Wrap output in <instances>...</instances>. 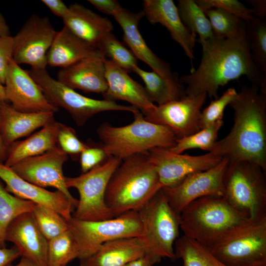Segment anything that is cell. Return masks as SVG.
I'll return each instance as SVG.
<instances>
[{"label":"cell","instance_id":"38","mask_svg":"<svg viewBox=\"0 0 266 266\" xmlns=\"http://www.w3.org/2000/svg\"><path fill=\"white\" fill-rule=\"evenodd\" d=\"M99 49L105 59L109 60L128 72L138 66L137 59L111 32L107 34L99 44Z\"/></svg>","mask_w":266,"mask_h":266},{"label":"cell","instance_id":"14","mask_svg":"<svg viewBox=\"0 0 266 266\" xmlns=\"http://www.w3.org/2000/svg\"><path fill=\"white\" fill-rule=\"evenodd\" d=\"M146 154L158 173L162 187L169 188L177 185L191 173L214 167L223 159L211 152L191 156L174 153L164 148H154Z\"/></svg>","mask_w":266,"mask_h":266},{"label":"cell","instance_id":"12","mask_svg":"<svg viewBox=\"0 0 266 266\" xmlns=\"http://www.w3.org/2000/svg\"><path fill=\"white\" fill-rule=\"evenodd\" d=\"M58 31L47 16L32 14L13 37V60L31 68L46 69L47 55Z\"/></svg>","mask_w":266,"mask_h":266},{"label":"cell","instance_id":"27","mask_svg":"<svg viewBox=\"0 0 266 266\" xmlns=\"http://www.w3.org/2000/svg\"><path fill=\"white\" fill-rule=\"evenodd\" d=\"M145 252L140 237L117 239L104 243L94 254L80 260V266H124Z\"/></svg>","mask_w":266,"mask_h":266},{"label":"cell","instance_id":"54","mask_svg":"<svg viewBox=\"0 0 266 266\" xmlns=\"http://www.w3.org/2000/svg\"><path fill=\"white\" fill-rule=\"evenodd\" d=\"M0 163H1L0 162Z\"/></svg>","mask_w":266,"mask_h":266},{"label":"cell","instance_id":"17","mask_svg":"<svg viewBox=\"0 0 266 266\" xmlns=\"http://www.w3.org/2000/svg\"><path fill=\"white\" fill-rule=\"evenodd\" d=\"M6 100L16 110L28 113L56 112L58 108L46 98L28 70L13 60L6 71L5 83Z\"/></svg>","mask_w":266,"mask_h":266},{"label":"cell","instance_id":"22","mask_svg":"<svg viewBox=\"0 0 266 266\" xmlns=\"http://www.w3.org/2000/svg\"><path fill=\"white\" fill-rule=\"evenodd\" d=\"M5 241L14 244L20 256L38 266H47L48 240L35 224L30 212L23 213L10 224Z\"/></svg>","mask_w":266,"mask_h":266},{"label":"cell","instance_id":"3","mask_svg":"<svg viewBox=\"0 0 266 266\" xmlns=\"http://www.w3.org/2000/svg\"><path fill=\"white\" fill-rule=\"evenodd\" d=\"M146 152L122 160L109 181L105 202L114 217L138 211L163 187Z\"/></svg>","mask_w":266,"mask_h":266},{"label":"cell","instance_id":"16","mask_svg":"<svg viewBox=\"0 0 266 266\" xmlns=\"http://www.w3.org/2000/svg\"><path fill=\"white\" fill-rule=\"evenodd\" d=\"M207 96L205 93L186 95L180 100L156 105L144 118L168 127L178 138L190 135L200 130V117Z\"/></svg>","mask_w":266,"mask_h":266},{"label":"cell","instance_id":"51","mask_svg":"<svg viewBox=\"0 0 266 266\" xmlns=\"http://www.w3.org/2000/svg\"><path fill=\"white\" fill-rule=\"evenodd\" d=\"M6 266H38L30 260L22 257L19 262L15 265L11 264H8Z\"/></svg>","mask_w":266,"mask_h":266},{"label":"cell","instance_id":"36","mask_svg":"<svg viewBox=\"0 0 266 266\" xmlns=\"http://www.w3.org/2000/svg\"><path fill=\"white\" fill-rule=\"evenodd\" d=\"M215 35L222 38L235 36L244 31L246 22L223 9L210 8L203 10Z\"/></svg>","mask_w":266,"mask_h":266},{"label":"cell","instance_id":"9","mask_svg":"<svg viewBox=\"0 0 266 266\" xmlns=\"http://www.w3.org/2000/svg\"><path fill=\"white\" fill-rule=\"evenodd\" d=\"M69 230L78 246V259L94 254L104 243L117 239L140 237L142 224L137 211H130L109 219L84 221L72 216Z\"/></svg>","mask_w":266,"mask_h":266},{"label":"cell","instance_id":"5","mask_svg":"<svg viewBox=\"0 0 266 266\" xmlns=\"http://www.w3.org/2000/svg\"><path fill=\"white\" fill-rule=\"evenodd\" d=\"M133 121L121 127L102 123L97 129L101 144L108 157L122 160L154 148H170L178 139L168 127L147 121L140 111L133 113Z\"/></svg>","mask_w":266,"mask_h":266},{"label":"cell","instance_id":"52","mask_svg":"<svg viewBox=\"0 0 266 266\" xmlns=\"http://www.w3.org/2000/svg\"><path fill=\"white\" fill-rule=\"evenodd\" d=\"M6 101L4 86L0 83V102Z\"/></svg>","mask_w":266,"mask_h":266},{"label":"cell","instance_id":"47","mask_svg":"<svg viewBox=\"0 0 266 266\" xmlns=\"http://www.w3.org/2000/svg\"><path fill=\"white\" fill-rule=\"evenodd\" d=\"M248 2L253 7L254 16L258 18L266 19V0H248Z\"/></svg>","mask_w":266,"mask_h":266},{"label":"cell","instance_id":"1","mask_svg":"<svg viewBox=\"0 0 266 266\" xmlns=\"http://www.w3.org/2000/svg\"><path fill=\"white\" fill-rule=\"evenodd\" d=\"M200 44L202 56L198 67L179 78L186 85V95L205 93L216 99L220 87L243 75L252 85L260 86L264 76L252 59L246 28L235 36L225 38L214 35Z\"/></svg>","mask_w":266,"mask_h":266},{"label":"cell","instance_id":"15","mask_svg":"<svg viewBox=\"0 0 266 266\" xmlns=\"http://www.w3.org/2000/svg\"><path fill=\"white\" fill-rule=\"evenodd\" d=\"M68 156L58 146L42 154L24 159L10 167L20 177L41 188L51 187L65 194L76 207L78 200L66 184L63 167Z\"/></svg>","mask_w":266,"mask_h":266},{"label":"cell","instance_id":"35","mask_svg":"<svg viewBox=\"0 0 266 266\" xmlns=\"http://www.w3.org/2000/svg\"><path fill=\"white\" fill-rule=\"evenodd\" d=\"M30 213L38 229L48 241L69 230L68 222L51 208L36 204Z\"/></svg>","mask_w":266,"mask_h":266},{"label":"cell","instance_id":"13","mask_svg":"<svg viewBox=\"0 0 266 266\" xmlns=\"http://www.w3.org/2000/svg\"><path fill=\"white\" fill-rule=\"evenodd\" d=\"M229 160L223 158L214 167L191 173L173 187H163L162 192L178 214L189 204L207 196H223V181Z\"/></svg>","mask_w":266,"mask_h":266},{"label":"cell","instance_id":"53","mask_svg":"<svg viewBox=\"0 0 266 266\" xmlns=\"http://www.w3.org/2000/svg\"><path fill=\"white\" fill-rule=\"evenodd\" d=\"M67 266L66 265H65V266Z\"/></svg>","mask_w":266,"mask_h":266},{"label":"cell","instance_id":"31","mask_svg":"<svg viewBox=\"0 0 266 266\" xmlns=\"http://www.w3.org/2000/svg\"><path fill=\"white\" fill-rule=\"evenodd\" d=\"M177 7L185 27L191 33L199 35L200 43L214 36L208 18L195 0H179Z\"/></svg>","mask_w":266,"mask_h":266},{"label":"cell","instance_id":"6","mask_svg":"<svg viewBox=\"0 0 266 266\" xmlns=\"http://www.w3.org/2000/svg\"><path fill=\"white\" fill-rule=\"evenodd\" d=\"M266 172L257 164L229 161L223 181V197L251 221L266 217Z\"/></svg>","mask_w":266,"mask_h":266},{"label":"cell","instance_id":"18","mask_svg":"<svg viewBox=\"0 0 266 266\" xmlns=\"http://www.w3.org/2000/svg\"><path fill=\"white\" fill-rule=\"evenodd\" d=\"M0 179L5 184V189L14 196L51 208L68 222L72 218L71 212L75 207L61 192L49 191L31 183L2 163H0Z\"/></svg>","mask_w":266,"mask_h":266},{"label":"cell","instance_id":"49","mask_svg":"<svg viewBox=\"0 0 266 266\" xmlns=\"http://www.w3.org/2000/svg\"><path fill=\"white\" fill-rule=\"evenodd\" d=\"M8 149L4 144L1 133V118L0 114V162L4 164L7 155Z\"/></svg>","mask_w":266,"mask_h":266},{"label":"cell","instance_id":"21","mask_svg":"<svg viewBox=\"0 0 266 266\" xmlns=\"http://www.w3.org/2000/svg\"><path fill=\"white\" fill-rule=\"evenodd\" d=\"M105 77L107 89L102 95L104 99L130 103L145 116L156 108L144 87L132 79L128 72L109 60H104Z\"/></svg>","mask_w":266,"mask_h":266},{"label":"cell","instance_id":"40","mask_svg":"<svg viewBox=\"0 0 266 266\" xmlns=\"http://www.w3.org/2000/svg\"><path fill=\"white\" fill-rule=\"evenodd\" d=\"M198 5L204 10L210 8L223 9L243 20L246 22L256 18L252 9L248 8L237 0H195Z\"/></svg>","mask_w":266,"mask_h":266},{"label":"cell","instance_id":"19","mask_svg":"<svg viewBox=\"0 0 266 266\" xmlns=\"http://www.w3.org/2000/svg\"><path fill=\"white\" fill-rule=\"evenodd\" d=\"M123 32V40L137 59L146 63L153 71L168 79L178 78L170 65L158 57L148 47L138 30V24L144 17L142 11L133 12L121 7L113 15Z\"/></svg>","mask_w":266,"mask_h":266},{"label":"cell","instance_id":"20","mask_svg":"<svg viewBox=\"0 0 266 266\" xmlns=\"http://www.w3.org/2000/svg\"><path fill=\"white\" fill-rule=\"evenodd\" d=\"M144 16L152 25L160 24L168 31L172 39L183 49L192 62L197 35L185 27L177 6L172 0H145L142 10Z\"/></svg>","mask_w":266,"mask_h":266},{"label":"cell","instance_id":"25","mask_svg":"<svg viewBox=\"0 0 266 266\" xmlns=\"http://www.w3.org/2000/svg\"><path fill=\"white\" fill-rule=\"evenodd\" d=\"M54 112H23L15 109L6 101L0 102L1 133L8 147L18 139L30 135L54 120Z\"/></svg>","mask_w":266,"mask_h":266},{"label":"cell","instance_id":"8","mask_svg":"<svg viewBox=\"0 0 266 266\" xmlns=\"http://www.w3.org/2000/svg\"><path fill=\"white\" fill-rule=\"evenodd\" d=\"M28 72L48 100L54 105L66 110L78 126H84L95 115L104 111H122L133 114L139 111L132 105L115 101L96 100L83 96L52 78L46 69L31 68Z\"/></svg>","mask_w":266,"mask_h":266},{"label":"cell","instance_id":"23","mask_svg":"<svg viewBox=\"0 0 266 266\" xmlns=\"http://www.w3.org/2000/svg\"><path fill=\"white\" fill-rule=\"evenodd\" d=\"M105 60L97 47L82 40L66 26L58 31L47 55V65L65 68L88 58Z\"/></svg>","mask_w":266,"mask_h":266},{"label":"cell","instance_id":"4","mask_svg":"<svg viewBox=\"0 0 266 266\" xmlns=\"http://www.w3.org/2000/svg\"><path fill=\"white\" fill-rule=\"evenodd\" d=\"M184 235L210 248L223 237L251 221L222 196L197 199L180 212Z\"/></svg>","mask_w":266,"mask_h":266},{"label":"cell","instance_id":"34","mask_svg":"<svg viewBox=\"0 0 266 266\" xmlns=\"http://www.w3.org/2000/svg\"><path fill=\"white\" fill-rule=\"evenodd\" d=\"M78 256L77 243L69 230L48 241V266L66 265Z\"/></svg>","mask_w":266,"mask_h":266},{"label":"cell","instance_id":"50","mask_svg":"<svg viewBox=\"0 0 266 266\" xmlns=\"http://www.w3.org/2000/svg\"><path fill=\"white\" fill-rule=\"evenodd\" d=\"M10 35V29L6 21L0 12V36Z\"/></svg>","mask_w":266,"mask_h":266},{"label":"cell","instance_id":"28","mask_svg":"<svg viewBox=\"0 0 266 266\" xmlns=\"http://www.w3.org/2000/svg\"><path fill=\"white\" fill-rule=\"evenodd\" d=\"M60 123L54 120L26 139L12 143L8 147L4 164L10 167L24 159L42 154L56 147Z\"/></svg>","mask_w":266,"mask_h":266},{"label":"cell","instance_id":"10","mask_svg":"<svg viewBox=\"0 0 266 266\" xmlns=\"http://www.w3.org/2000/svg\"><path fill=\"white\" fill-rule=\"evenodd\" d=\"M209 249L228 266H266V217L236 229Z\"/></svg>","mask_w":266,"mask_h":266},{"label":"cell","instance_id":"43","mask_svg":"<svg viewBox=\"0 0 266 266\" xmlns=\"http://www.w3.org/2000/svg\"><path fill=\"white\" fill-rule=\"evenodd\" d=\"M13 39L10 35L0 36V83L4 85L6 71L13 60Z\"/></svg>","mask_w":266,"mask_h":266},{"label":"cell","instance_id":"44","mask_svg":"<svg viewBox=\"0 0 266 266\" xmlns=\"http://www.w3.org/2000/svg\"><path fill=\"white\" fill-rule=\"evenodd\" d=\"M89 2L100 11L113 16L122 6L115 0H89Z\"/></svg>","mask_w":266,"mask_h":266},{"label":"cell","instance_id":"30","mask_svg":"<svg viewBox=\"0 0 266 266\" xmlns=\"http://www.w3.org/2000/svg\"><path fill=\"white\" fill-rule=\"evenodd\" d=\"M176 258L183 266H228L216 258L207 247L184 235L174 243Z\"/></svg>","mask_w":266,"mask_h":266},{"label":"cell","instance_id":"32","mask_svg":"<svg viewBox=\"0 0 266 266\" xmlns=\"http://www.w3.org/2000/svg\"><path fill=\"white\" fill-rule=\"evenodd\" d=\"M35 204L10 194L0 181V248L5 247V233L10 224L19 215L31 212Z\"/></svg>","mask_w":266,"mask_h":266},{"label":"cell","instance_id":"29","mask_svg":"<svg viewBox=\"0 0 266 266\" xmlns=\"http://www.w3.org/2000/svg\"><path fill=\"white\" fill-rule=\"evenodd\" d=\"M133 71L142 80L150 100L157 103L158 105L180 100L186 95L185 86L179 77L164 78L153 71H147L138 66L134 67Z\"/></svg>","mask_w":266,"mask_h":266},{"label":"cell","instance_id":"45","mask_svg":"<svg viewBox=\"0 0 266 266\" xmlns=\"http://www.w3.org/2000/svg\"><path fill=\"white\" fill-rule=\"evenodd\" d=\"M41 2L55 15L63 19L67 13L68 6L61 0H42Z\"/></svg>","mask_w":266,"mask_h":266},{"label":"cell","instance_id":"37","mask_svg":"<svg viewBox=\"0 0 266 266\" xmlns=\"http://www.w3.org/2000/svg\"><path fill=\"white\" fill-rule=\"evenodd\" d=\"M266 19L246 22V35L252 59L266 77Z\"/></svg>","mask_w":266,"mask_h":266},{"label":"cell","instance_id":"46","mask_svg":"<svg viewBox=\"0 0 266 266\" xmlns=\"http://www.w3.org/2000/svg\"><path fill=\"white\" fill-rule=\"evenodd\" d=\"M20 256L19 249L14 245L10 248H0V266H6Z\"/></svg>","mask_w":266,"mask_h":266},{"label":"cell","instance_id":"41","mask_svg":"<svg viewBox=\"0 0 266 266\" xmlns=\"http://www.w3.org/2000/svg\"><path fill=\"white\" fill-rule=\"evenodd\" d=\"M57 145L74 160L79 159L80 153L87 146V143L79 139L72 128L61 123L57 135Z\"/></svg>","mask_w":266,"mask_h":266},{"label":"cell","instance_id":"7","mask_svg":"<svg viewBox=\"0 0 266 266\" xmlns=\"http://www.w3.org/2000/svg\"><path fill=\"white\" fill-rule=\"evenodd\" d=\"M137 211L145 255L155 264L162 258L175 260L174 245L179 237L180 216L169 205L162 190Z\"/></svg>","mask_w":266,"mask_h":266},{"label":"cell","instance_id":"11","mask_svg":"<svg viewBox=\"0 0 266 266\" xmlns=\"http://www.w3.org/2000/svg\"><path fill=\"white\" fill-rule=\"evenodd\" d=\"M122 160L109 157L102 164L74 177H66V187L78 192L79 199L73 217L84 221H99L115 217L105 202L109 181Z\"/></svg>","mask_w":266,"mask_h":266},{"label":"cell","instance_id":"33","mask_svg":"<svg viewBox=\"0 0 266 266\" xmlns=\"http://www.w3.org/2000/svg\"><path fill=\"white\" fill-rule=\"evenodd\" d=\"M223 123V120H219L193 134L178 138L175 145L168 149L177 154L191 149H200L209 152L217 141Z\"/></svg>","mask_w":266,"mask_h":266},{"label":"cell","instance_id":"24","mask_svg":"<svg viewBox=\"0 0 266 266\" xmlns=\"http://www.w3.org/2000/svg\"><path fill=\"white\" fill-rule=\"evenodd\" d=\"M104 60L94 58L81 60L60 69L57 80L74 90L103 95L107 89Z\"/></svg>","mask_w":266,"mask_h":266},{"label":"cell","instance_id":"39","mask_svg":"<svg viewBox=\"0 0 266 266\" xmlns=\"http://www.w3.org/2000/svg\"><path fill=\"white\" fill-rule=\"evenodd\" d=\"M237 92L233 87L228 88L222 96L212 100L201 111L200 117V129L204 128L215 122L222 120L227 105L235 98Z\"/></svg>","mask_w":266,"mask_h":266},{"label":"cell","instance_id":"2","mask_svg":"<svg viewBox=\"0 0 266 266\" xmlns=\"http://www.w3.org/2000/svg\"><path fill=\"white\" fill-rule=\"evenodd\" d=\"M230 105L233 125L211 152L229 161L255 163L266 171V79L258 87L243 86Z\"/></svg>","mask_w":266,"mask_h":266},{"label":"cell","instance_id":"42","mask_svg":"<svg viewBox=\"0 0 266 266\" xmlns=\"http://www.w3.org/2000/svg\"><path fill=\"white\" fill-rule=\"evenodd\" d=\"M101 143H87L80 153L79 160L82 173L87 172L104 163L109 158Z\"/></svg>","mask_w":266,"mask_h":266},{"label":"cell","instance_id":"26","mask_svg":"<svg viewBox=\"0 0 266 266\" xmlns=\"http://www.w3.org/2000/svg\"><path fill=\"white\" fill-rule=\"evenodd\" d=\"M62 19L64 26L74 34L98 48L103 38L113 29L108 18L77 3L68 6V12Z\"/></svg>","mask_w":266,"mask_h":266},{"label":"cell","instance_id":"48","mask_svg":"<svg viewBox=\"0 0 266 266\" xmlns=\"http://www.w3.org/2000/svg\"><path fill=\"white\" fill-rule=\"evenodd\" d=\"M154 264L148 257L144 255L128 263L124 266H153Z\"/></svg>","mask_w":266,"mask_h":266}]
</instances>
